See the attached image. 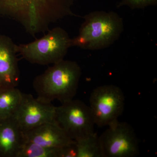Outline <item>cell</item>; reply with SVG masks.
I'll return each mask as SVG.
<instances>
[{"label":"cell","instance_id":"cell-1","mask_svg":"<svg viewBox=\"0 0 157 157\" xmlns=\"http://www.w3.org/2000/svg\"><path fill=\"white\" fill-rule=\"evenodd\" d=\"M75 1L0 0V17L14 21L36 37L65 17L78 16L72 9Z\"/></svg>","mask_w":157,"mask_h":157},{"label":"cell","instance_id":"cell-2","mask_svg":"<svg viewBox=\"0 0 157 157\" xmlns=\"http://www.w3.org/2000/svg\"><path fill=\"white\" fill-rule=\"evenodd\" d=\"M81 74V68L76 62L63 59L53 64L34 79L33 86L37 99L48 104L55 100L61 104L73 100Z\"/></svg>","mask_w":157,"mask_h":157},{"label":"cell","instance_id":"cell-3","mask_svg":"<svg viewBox=\"0 0 157 157\" xmlns=\"http://www.w3.org/2000/svg\"><path fill=\"white\" fill-rule=\"evenodd\" d=\"M84 20L78 36L72 39V46L90 50L109 47L124 31L123 19L113 11H94L82 17Z\"/></svg>","mask_w":157,"mask_h":157},{"label":"cell","instance_id":"cell-4","mask_svg":"<svg viewBox=\"0 0 157 157\" xmlns=\"http://www.w3.org/2000/svg\"><path fill=\"white\" fill-rule=\"evenodd\" d=\"M44 36L27 44L16 45L17 53L32 64L47 65L63 60L72 39L67 31L59 27L49 29Z\"/></svg>","mask_w":157,"mask_h":157},{"label":"cell","instance_id":"cell-5","mask_svg":"<svg viewBox=\"0 0 157 157\" xmlns=\"http://www.w3.org/2000/svg\"><path fill=\"white\" fill-rule=\"evenodd\" d=\"M55 119L75 141L94 132L95 124L89 106L80 100L73 99L56 107Z\"/></svg>","mask_w":157,"mask_h":157},{"label":"cell","instance_id":"cell-6","mask_svg":"<svg viewBox=\"0 0 157 157\" xmlns=\"http://www.w3.org/2000/svg\"><path fill=\"white\" fill-rule=\"evenodd\" d=\"M125 97L121 89L114 85H104L93 90L89 107L95 124L108 126L118 120L124 108Z\"/></svg>","mask_w":157,"mask_h":157},{"label":"cell","instance_id":"cell-7","mask_svg":"<svg viewBox=\"0 0 157 157\" xmlns=\"http://www.w3.org/2000/svg\"><path fill=\"white\" fill-rule=\"evenodd\" d=\"M100 136L103 157H134L140 154L135 131L126 122L117 121Z\"/></svg>","mask_w":157,"mask_h":157},{"label":"cell","instance_id":"cell-8","mask_svg":"<svg viewBox=\"0 0 157 157\" xmlns=\"http://www.w3.org/2000/svg\"><path fill=\"white\" fill-rule=\"evenodd\" d=\"M24 132L56 120V107L22 93V98L14 115Z\"/></svg>","mask_w":157,"mask_h":157},{"label":"cell","instance_id":"cell-9","mask_svg":"<svg viewBox=\"0 0 157 157\" xmlns=\"http://www.w3.org/2000/svg\"><path fill=\"white\" fill-rule=\"evenodd\" d=\"M16 45L10 37L0 34V91L16 87L19 83Z\"/></svg>","mask_w":157,"mask_h":157},{"label":"cell","instance_id":"cell-10","mask_svg":"<svg viewBox=\"0 0 157 157\" xmlns=\"http://www.w3.org/2000/svg\"><path fill=\"white\" fill-rule=\"evenodd\" d=\"M26 141L13 116L0 118V157H17Z\"/></svg>","mask_w":157,"mask_h":157},{"label":"cell","instance_id":"cell-11","mask_svg":"<svg viewBox=\"0 0 157 157\" xmlns=\"http://www.w3.org/2000/svg\"><path fill=\"white\" fill-rule=\"evenodd\" d=\"M26 141L48 147H60L74 143L56 120L24 132Z\"/></svg>","mask_w":157,"mask_h":157},{"label":"cell","instance_id":"cell-12","mask_svg":"<svg viewBox=\"0 0 157 157\" xmlns=\"http://www.w3.org/2000/svg\"><path fill=\"white\" fill-rule=\"evenodd\" d=\"M67 145L48 147L26 141L17 157H66Z\"/></svg>","mask_w":157,"mask_h":157},{"label":"cell","instance_id":"cell-13","mask_svg":"<svg viewBox=\"0 0 157 157\" xmlns=\"http://www.w3.org/2000/svg\"><path fill=\"white\" fill-rule=\"evenodd\" d=\"M22 96V93L16 87L0 91V118L14 115Z\"/></svg>","mask_w":157,"mask_h":157},{"label":"cell","instance_id":"cell-14","mask_svg":"<svg viewBox=\"0 0 157 157\" xmlns=\"http://www.w3.org/2000/svg\"><path fill=\"white\" fill-rule=\"evenodd\" d=\"M76 143L77 157H103L100 136L95 132Z\"/></svg>","mask_w":157,"mask_h":157},{"label":"cell","instance_id":"cell-15","mask_svg":"<svg viewBox=\"0 0 157 157\" xmlns=\"http://www.w3.org/2000/svg\"><path fill=\"white\" fill-rule=\"evenodd\" d=\"M157 0H121L117 6L120 8L128 6L132 10L144 9L150 6H156Z\"/></svg>","mask_w":157,"mask_h":157},{"label":"cell","instance_id":"cell-16","mask_svg":"<svg viewBox=\"0 0 157 157\" xmlns=\"http://www.w3.org/2000/svg\"><path fill=\"white\" fill-rule=\"evenodd\" d=\"M68 148H69V155H68V157H69V156H70V147H69V144H68Z\"/></svg>","mask_w":157,"mask_h":157}]
</instances>
